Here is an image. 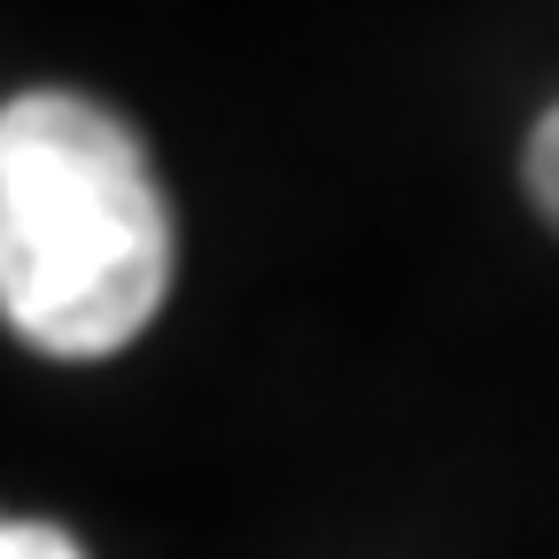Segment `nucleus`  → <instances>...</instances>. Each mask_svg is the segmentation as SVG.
<instances>
[{"mask_svg": "<svg viewBox=\"0 0 559 559\" xmlns=\"http://www.w3.org/2000/svg\"><path fill=\"white\" fill-rule=\"evenodd\" d=\"M171 296V210L148 148L86 94L0 109V311L47 358H109Z\"/></svg>", "mask_w": 559, "mask_h": 559, "instance_id": "1", "label": "nucleus"}, {"mask_svg": "<svg viewBox=\"0 0 559 559\" xmlns=\"http://www.w3.org/2000/svg\"><path fill=\"white\" fill-rule=\"evenodd\" d=\"M0 559H86L55 521H9L0 528Z\"/></svg>", "mask_w": 559, "mask_h": 559, "instance_id": "3", "label": "nucleus"}, {"mask_svg": "<svg viewBox=\"0 0 559 559\" xmlns=\"http://www.w3.org/2000/svg\"><path fill=\"white\" fill-rule=\"evenodd\" d=\"M528 194L536 210L559 226V109H544V124L528 132Z\"/></svg>", "mask_w": 559, "mask_h": 559, "instance_id": "2", "label": "nucleus"}]
</instances>
